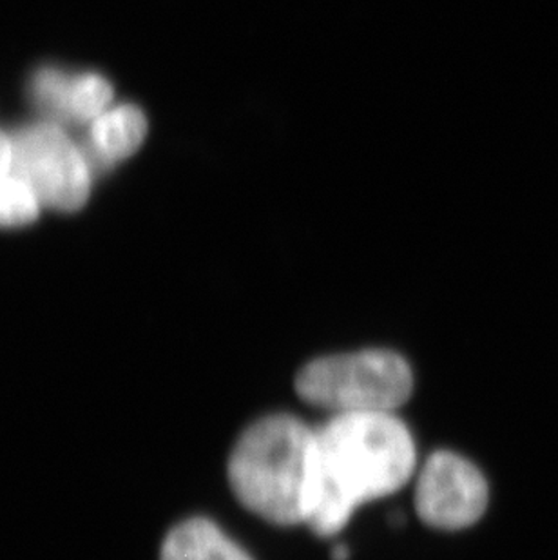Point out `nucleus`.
Here are the masks:
<instances>
[{
    "label": "nucleus",
    "mask_w": 558,
    "mask_h": 560,
    "mask_svg": "<svg viewBox=\"0 0 558 560\" xmlns=\"http://www.w3.org/2000/svg\"><path fill=\"white\" fill-rule=\"evenodd\" d=\"M410 430L394 413H342L316 430V501L309 526L319 537L345 528L367 501L399 492L416 468Z\"/></svg>",
    "instance_id": "1"
},
{
    "label": "nucleus",
    "mask_w": 558,
    "mask_h": 560,
    "mask_svg": "<svg viewBox=\"0 0 558 560\" xmlns=\"http://www.w3.org/2000/svg\"><path fill=\"white\" fill-rule=\"evenodd\" d=\"M316 474V430L284 413L248 427L229 457L237 501L278 526L309 523Z\"/></svg>",
    "instance_id": "2"
},
{
    "label": "nucleus",
    "mask_w": 558,
    "mask_h": 560,
    "mask_svg": "<svg viewBox=\"0 0 558 560\" xmlns=\"http://www.w3.org/2000/svg\"><path fill=\"white\" fill-rule=\"evenodd\" d=\"M414 375L391 350L327 355L303 366L295 392L312 407L342 413H394L411 396Z\"/></svg>",
    "instance_id": "3"
},
{
    "label": "nucleus",
    "mask_w": 558,
    "mask_h": 560,
    "mask_svg": "<svg viewBox=\"0 0 558 560\" xmlns=\"http://www.w3.org/2000/svg\"><path fill=\"white\" fill-rule=\"evenodd\" d=\"M13 170L37 195L40 206L74 212L90 198L91 170L84 154L54 124L26 127L11 138Z\"/></svg>",
    "instance_id": "4"
},
{
    "label": "nucleus",
    "mask_w": 558,
    "mask_h": 560,
    "mask_svg": "<svg viewBox=\"0 0 558 560\" xmlns=\"http://www.w3.org/2000/svg\"><path fill=\"white\" fill-rule=\"evenodd\" d=\"M488 506V482L477 466L453 452H435L416 485V510L438 529H463L477 523Z\"/></svg>",
    "instance_id": "5"
},
{
    "label": "nucleus",
    "mask_w": 558,
    "mask_h": 560,
    "mask_svg": "<svg viewBox=\"0 0 558 560\" xmlns=\"http://www.w3.org/2000/svg\"><path fill=\"white\" fill-rule=\"evenodd\" d=\"M33 91L46 112L77 122H93L107 112L113 98L112 84L101 74L68 77L57 69H43L35 77Z\"/></svg>",
    "instance_id": "6"
},
{
    "label": "nucleus",
    "mask_w": 558,
    "mask_h": 560,
    "mask_svg": "<svg viewBox=\"0 0 558 560\" xmlns=\"http://www.w3.org/2000/svg\"><path fill=\"white\" fill-rule=\"evenodd\" d=\"M148 137V118L137 106L107 109L91 122V154L107 165L137 153Z\"/></svg>",
    "instance_id": "7"
},
{
    "label": "nucleus",
    "mask_w": 558,
    "mask_h": 560,
    "mask_svg": "<svg viewBox=\"0 0 558 560\" xmlns=\"http://www.w3.org/2000/svg\"><path fill=\"white\" fill-rule=\"evenodd\" d=\"M160 560H253L232 542L217 524L207 518H189L171 529L160 551Z\"/></svg>",
    "instance_id": "8"
},
{
    "label": "nucleus",
    "mask_w": 558,
    "mask_h": 560,
    "mask_svg": "<svg viewBox=\"0 0 558 560\" xmlns=\"http://www.w3.org/2000/svg\"><path fill=\"white\" fill-rule=\"evenodd\" d=\"M40 211V201L32 187L19 176L0 178V228H21L35 222Z\"/></svg>",
    "instance_id": "9"
},
{
    "label": "nucleus",
    "mask_w": 558,
    "mask_h": 560,
    "mask_svg": "<svg viewBox=\"0 0 558 560\" xmlns=\"http://www.w3.org/2000/svg\"><path fill=\"white\" fill-rule=\"evenodd\" d=\"M11 170H13L11 138L5 137L4 132H0V178L11 175Z\"/></svg>",
    "instance_id": "10"
},
{
    "label": "nucleus",
    "mask_w": 558,
    "mask_h": 560,
    "mask_svg": "<svg viewBox=\"0 0 558 560\" xmlns=\"http://www.w3.org/2000/svg\"><path fill=\"white\" fill-rule=\"evenodd\" d=\"M333 559L334 560H347L348 559L347 546H337L336 550H334Z\"/></svg>",
    "instance_id": "11"
}]
</instances>
